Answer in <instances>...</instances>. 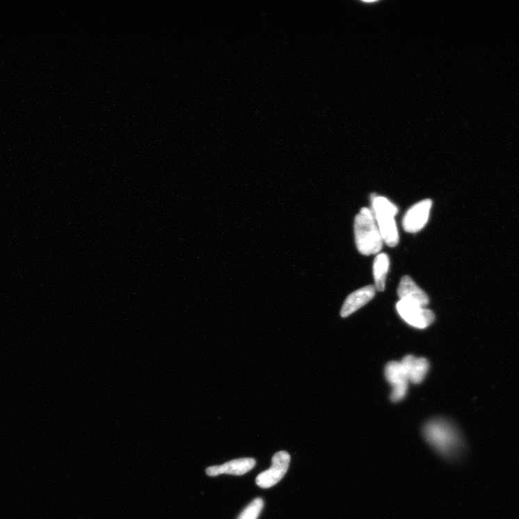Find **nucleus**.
Instances as JSON below:
<instances>
[{"instance_id":"obj_11","label":"nucleus","mask_w":519,"mask_h":519,"mask_svg":"<svg viewBox=\"0 0 519 519\" xmlns=\"http://www.w3.org/2000/svg\"><path fill=\"white\" fill-rule=\"evenodd\" d=\"M401 364L406 373L409 382L413 384H421L429 370V363L425 358H417L408 355L403 358Z\"/></svg>"},{"instance_id":"obj_4","label":"nucleus","mask_w":519,"mask_h":519,"mask_svg":"<svg viewBox=\"0 0 519 519\" xmlns=\"http://www.w3.org/2000/svg\"><path fill=\"white\" fill-rule=\"evenodd\" d=\"M291 456L285 451L276 453L272 457V465L270 469L260 473L256 477L255 483L263 489L270 488L280 482L287 472L290 464Z\"/></svg>"},{"instance_id":"obj_5","label":"nucleus","mask_w":519,"mask_h":519,"mask_svg":"<svg viewBox=\"0 0 519 519\" xmlns=\"http://www.w3.org/2000/svg\"><path fill=\"white\" fill-rule=\"evenodd\" d=\"M396 310L405 322L417 329H425L435 321L431 310L418 305L400 301L396 304Z\"/></svg>"},{"instance_id":"obj_6","label":"nucleus","mask_w":519,"mask_h":519,"mask_svg":"<svg viewBox=\"0 0 519 519\" xmlns=\"http://www.w3.org/2000/svg\"><path fill=\"white\" fill-rule=\"evenodd\" d=\"M385 374L388 382L393 388L390 400L400 402L406 397L408 388V378L401 362H390L387 364Z\"/></svg>"},{"instance_id":"obj_10","label":"nucleus","mask_w":519,"mask_h":519,"mask_svg":"<svg viewBox=\"0 0 519 519\" xmlns=\"http://www.w3.org/2000/svg\"><path fill=\"white\" fill-rule=\"evenodd\" d=\"M375 294L376 288L374 285L362 287L351 293L344 302L341 316L345 318L354 313L369 303Z\"/></svg>"},{"instance_id":"obj_7","label":"nucleus","mask_w":519,"mask_h":519,"mask_svg":"<svg viewBox=\"0 0 519 519\" xmlns=\"http://www.w3.org/2000/svg\"><path fill=\"white\" fill-rule=\"evenodd\" d=\"M431 199L419 202L411 207L403 219V227L409 233L421 231L427 224L432 207Z\"/></svg>"},{"instance_id":"obj_9","label":"nucleus","mask_w":519,"mask_h":519,"mask_svg":"<svg viewBox=\"0 0 519 519\" xmlns=\"http://www.w3.org/2000/svg\"><path fill=\"white\" fill-rule=\"evenodd\" d=\"M255 465L256 461L253 458H237L223 465L209 467L206 470V473L210 477H216L222 474L241 476L253 470Z\"/></svg>"},{"instance_id":"obj_12","label":"nucleus","mask_w":519,"mask_h":519,"mask_svg":"<svg viewBox=\"0 0 519 519\" xmlns=\"http://www.w3.org/2000/svg\"><path fill=\"white\" fill-rule=\"evenodd\" d=\"M390 268V259L385 253H378L374 262L373 274L375 288L378 292L385 289L386 278Z\"/></svg>"},{"instance_id":"obj_2","label":"nucleus","mask_w":519,"mask_h":519,"mask_svg":"<svg viewBox=\"0 0 519 519\" xmlns=\"http://www.w3.org/2000/svg\"><path fill=\"white\" fill-rule=\"evenodd\" d=\"M354 235L356 248L362 255L378 254L383 249V239L369 208H362L356 216Z\"/></svg>"},{"instance_id":"obj_3","label":"nucleus","mask_w":519,"mask_h":519,"mask_svg":"<svg viewBox=\"0 0 519 519\" xmlns=\"http://www.w3.org/2000/svg\"><path fill=\"white\" fill-rule=\"evenodd\" d=\"M371 198L372 211L383 242L394 248L399 243V233L394 221L398 208L385 197L373 194Z\"/></svg>"},{"instance_id":"obj_1","label":"nucleus","mask_w":519,"mask_h":519,"mask_svg":"<svg viewBox=\"0 0 519 519\" xmlns=\"http://www.w3.org/2000/svg\"><path fill=\"white\" fill-rule=\"evenodd\" d=\"M423 434L432 448L449 461H455L465 451L463 436L457 427L443 417H436L427 422Z\"/></svg>"},{"instance_id":"obj_8","label":"nucleus","mask_w":519,"mask_h":519,"mask_svg":"<svg viewBox=\"0 0 519 519\" xmlns=\"http://www.w3.org/2000/svg\"><path fill=\"white\" fill-rule=\"evenodd\" d=\"M397 294L401 301L426 308L429 304L427 294L408 276H404L399 285Z\"/></svg>"},{"instance_id":"obj_13","label":"nucleus","mask_w":519,"mask_h":519,"mask_svg":"<svg viewBox=\"0 0 519 519\" xmlns=\"http://www.w3.org/2000/svg\"><path fill=\"white\" fill-rule=\"evenodd\" d=\"M264 506L261 497H257L239 514L237 519H257Z\"/></svg>"}]
</instances>
